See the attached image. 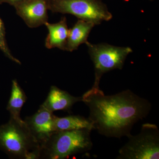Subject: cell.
<instances>
[{
	"label": "cell",
	"instance_id": "11",
	"mask_svg": "<svg viewBox=\"0 0 159 159\" xmlns=\"http://www.w3.org/2000/svg\"><path fill=\"white\" fill-rule=\"evenodd\" d=\"M95 25L91 22L78 19L69 29L65 51L72 52L77 50L80 45L87 42L89 34Z\"/></svg>",
	"mask_w": 159,
	"mask_h": 159
},
{
	"label": "cell",
	"instance_id": "12",
	"mask_svg": "<svg viewBox=\"0 0 159 159\" xmlns=\"http://www.w3.org/2000/svg\"><path fill=\"white\" fill-rule=\"evenodd\" d=\"M54 125L56 131L80 129L92 131L94 129L90 120L80 116H70L61 118L55 116Z\"/></svg>",
	"mask_w": 159,
	"mask_h": 159
},
{
	"label": "cell",
	"instance_id": "2",
	"mask_svg": "<svg viewBox=\"0 0 159 159\" xmlns=\"http://www.w3.org/2000/svg\"><path fill=\"white\" fill-rule=\"evenodd\" d=\"M91 132L87 129L55 131L41 148L40 158L66 159L90 150Z\"/></svg>",
	"mask_w": 159,
	"mask_h": 159
},
{
	"label": "cell",
	"instance_id": "14",
	"mask_svg": "<svg viewBox=\"0 0 159 159\" xmlns=\"http://www.w3.org/2000/svg\"><path fill=\"white\" fill-rule=\"evenodd\" d=\"M6 29L2 20L0 18V50L3 52L6 57L13 62L20 65L19 60L14 57L11 53L6 39Z\"/></svg>",
	"mask_w": 159,
	"mask_h": 159
},
{
	"label": "cell",
	"instance_id": "10",
	"mask_svg": "<svg viewBox=\"0 0 159 159\" xmlns=\"http://www.w3.org/2000/svg\"><path fill=\"white\" fill-rule=\"evenodd\" d=\"M45 25L48 31L45 41L46 48L49 49L57 48L65 51L69 31L66 17L61 18L59 22L54 24L48 22Z\"/></svg>",
	"mask_w": 159,
	"mask_h": 159
},
{
	"label": "cell",
	"instance_id": "1",
	"mask_svg": "<svg viewBox=\"0 0 159 159\" xmlns=\"http://www.w3.org/2000/svg\"><path fill=\"white\" fill-rule=\"evenodd\" d=\"M81 97L94 129L107 138L128 137L134 125L146 118L152 109L148 100L130 90L107 96L93 86Z\"/></svg>",
	"mask_w": 159,
	"mask_h": 159
},
{
	"label": "cell",
	"instance_id": "7",
	"mask_svg": "<svg viewBox=\"0 0 159 159\" xmlns=\"http://www.w3.org/2000/svg\"><path fill=\"white\" fill-rule=\"evenodd\" d=\"M55 116L45 109L40 107L36 113L24 120L27 127L40 148L56 131Z\"/></svg>",
	"mask_w": 159,
	"mask_h": 159
},
{
	"label": "cell",
	"instance_id": "15",
	"mask_svg": "<svg viewBox=\"0 0 159 159\" xmlns=\"http://www.w3.org/2000/svg\"><path fill=\"white\" fill-rule=\"evenodd\" d=\"M22 1V0H0V4L8 3L11 6H14L15 5Z\"/></svg>",
	"mask_w": 159,
	"mask_h": 159
},
{
	"label": "cell",
	"instance_id": "4",
	"mask_svg": "<svg viewBox=\"0 0 159 159\" xmlns=\"http://www.w3.org/2000/svg\"><path fill=\"white\" fill-rule=\"evenodd\" d=\"M127 138L128 142L119 149L116 159H159V130L156 125L145 123L139 134H131Z\"/></svg>",
	"mask_w": 159,
	"mask_h": 159
},
{
	"label": "cell",
	"instance_id": "3",
	"mask_svg": "<svg viewBox=\"0 0 159 159\" xmlns=\"http://www.w3.org/2000/svg\"><path fill=\"white\" fill-rule=\"evenodd\" d=\"M38 148L40 147L24 120L19 122L10 119L0 126V149L9 157L25 159L29 152Z\"/></svg>",
	"mask_w": 159,
	"mask_h": 159
},
{
	"label": "cell",
	"instance_id": "13",
	"mask_svg": "<svg viewBox=\"0 0 159 159\" xmlns=\"http://www.w3.org/2000/svg\"><path fill=\"white\" fill-rule=\"evenodd\" d=\"M26 99L25 94L17 80H12L11 96L7 107V110L10 113V119L19 122L23 121L20 117V113Z\"/></svg>",
	"mask_w": 159,
	"mask_h": 159
},
{
	"label": "cell",
	"instance_id": "6",
	"mask_svg": "<svg viewBox=\"0 0 159 159\" xmlns=\"http://www.w3.org/2000/svg\"><path fill=\"white\" fill-rule=\"evenodd\" d=\"M53 12L74 15L96 25L111 19L112 15L101 0H48Z\"/></svg>",
	"mask_w": 159,
	"mask_h": 159
},
{
	"label": "cell",
	"instance_id": "8",
	"mask_svg": "<svg viewBox=\"0 0 159 159\" xmlns=\"http://www.w3.org/2000/svg\"><path fill=\"white\" fill-rule=\"evenodd\" d=\"M13 6L29 28H38L48 22V0H22Z\"/></svg>",
	"mask_w": 159,
	"mask_h": 159
},
{
	"label": "cell",
	"instance_id": "9",
	"mask_svg": "<svg viewBox=\"0 0 159 159\" xmlns=\"http://www.w3.org/2000/svg\"><path fill=\"white\" fill-rule=\"evenodd\" d=\"M82 101V97L72 96L55 86L51 87L47 99L40 107L53 113L56 111H69L76 102Z\"/></svg>",
	"mask_w": 159,
	"mask_h": 159
},
{
	"label": "cell",
	"instance_id": "5",
	"mask_svg": "<svg viewBox=\"0 0 159 159\" xmlns=\"http://www.w3.org/2000/svg\"><path fill=\"white\" fill-rule=\"evenodd\" d=\"M89 54L94 67L95 81L93 86L99 87L102 75L114 70H122L127 56L132 49L129 47H118L106 43H86Z\"/></svg>",
	"mask_w": 159,
	"mask_h": 159
}]
</instances>
